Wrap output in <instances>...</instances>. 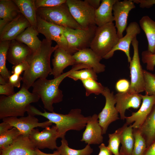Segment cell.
Here are the masks:
<instances>
[{"instance_id": "cell-1", "label": "cell", "mask_w": 155, "mask_h": 155, "mask_svg": "<svg viewBox=\"0 0 155 155\" xmlns=\"http://www.w3.org/2000/svg\"><path fill=\"white\" fill-rule=\"evenodd\" d=\"M52 44L51 41L44 39L39 49L27 57L26 61L29 67L24 71L22 81L23 82L22 86L28 89L32 86L37 79L46 78L51 73V57L52 53L58 47L57 45L53 46Z\"/></svg>"}, {"instance_id": "cell-2", "label": "cell", "mask_w": 155, "mask_h": 155, "mask_svg": "<svg viewBox=\"0 0 155 155\" xmlns=\"http://www.w3.org/2000/svg\"><path fill=\"white\" fill-rule=\"evenodd\" d=\"M89 68L90 67L86 64H79L73 66L69 71L53 79L39 78L32 86L33 88L32 93L41 98L45 108L51 112H54L53 104L60 102L63 100L62 91L59 88L62 81L74 71Z\"/></svg>"}, {"instance_id": "cell-3", "label": "cell", "mask_w": 155, "mask_h": 155, "mask_svg": "<svg viewBox=\"0 0 155 155\" xmlns=\"http://www.w3.org/2000/svg\"><path fill=\"white\" fill-rule=\"evenodd\" d=\"M27 112L28 115L43 116L55 124L59 138H61L65 137L66 132L69 130L80 131L83 129L91 117L84 116L81 114V110L79 108L71 109L68 114H63L54 112H47L45 110L42 112L30 105Z\"/></svg>"}, {"instance_id": "cell-4", "label": "cell", "mask_w": 155, "mask_h": 155, "mask_svg": "<svg viewBox=\"0 0 155 155\" xmlns=\"http://www.w3.org/2000/svg\"><path fill=\"white\" fill-rule=\"evenodd\" d=\"M40 98L30 92L22 86L20 90L9 96L0 97V119L10 117L24 116L30 104L37 102Z\"/></svg>"}, {"instance_id": "cell-5", "label": "cell", "mask_w": 155, "mask_h": 155, "mask_svg": "<svg viewBox=\"0 0 155 155\" xmlns=\"http://www.w3.org/2000/svg\"><path fill=\"white\" fill-rule=\"evenodd\" d=\"M119 38L113 22L97 26L90 48L102 59L112 50Z\"/></svg>"}, {"instance_id": "cell-6", "label": "cell", "mask_w": 155, "mask_h": 155, "mask_svg": "<svg viewBox=\"0 0 155 155\" xmlns=\"http://www.w3.org/2000/svg\"><path fill=\"white\" fill-rule=\"evenodd\" d=\"M37 15L45 21L65 28L83 29L71 15L66 3L51 7L36 9Z\"/></svg>"}, {"instance_id": "cell-7", "label": "cell", "mask_w": 155, "mask_h": 155, "mask_svg": "<svg viewBox=\"0 0 155 155\" xmlns=\"http://www.w3.org/2000/svg\"><path fill=\"white\" fill-rule=\"evenodd\" d=\"M97 26L86 29H73L64 27V33L68 44L70 53L90 47Z\"/></svg>"}, {"instance_id": "cell-8", "label": "cell", "mask_w": 155, "mask_h": 155, "mask_svg": "<svg viewBox=\"0 0 155 155\" xmlns=\"http://www.w3.org/2000/svg\"><path fill=\"white\" fill-rule=\"evenodd\" d=\"M66 3L72 16L83 29L96 25L95 10L86 0H66Z\"/></svg>"}, {"instance_id": "cell-9", "label": "cell", "mask_w": 155, "mask_h": 155, "mask_svg": "<svg viewBox=\"0 0 155 155\" xmlns=\"http://www.w3.org/2000/svg\"><path fill=\"white\" fill-rule=\"evenodd\" d=\"M133 49L132 58L129 63L131 83L127 92L140 93L145 91L143 69L141 64L138 50L139 42L136 37L131 42Z\"/></svg>"}, {"instance_id": "cell-10", "label": "cell", "mask_w": 155, "mask_h": 155, "mask_svg": "<svg viewBox=\"0 0 155 155\" xmlns=\"http://www.w3.org/2000/svg\"><path fill=\"white\" fill-rule=\"evenodd\" d=\"M37 30L49 40H54L58 47L69 53L68 44L64 33V27L48 22L37 15Z\"/></svg>"}, {"instance_id": "cell-11", "label": "cell", "mask_w": 155, "mask_h": 155, "mask_svg": "<svg viewBox=\"0 0 155 155\" xmlns=\"http://www.w3.org/2000/svg\"><path fill=\"white\" fill-rule=\"evenodd\" d=\"M102 95L105 98V103L102 111L98 115L99 123L103 135L106 133L109 125L119 118V112L115 106L116 101L113 92H111L108 88L105 87Z\"/></svg>"}, {"instance_id": "cell-12", "label": "cell", "mask_w": 155, "mask_h": 155, "mask_svg": "<svg viewBox=\"0 0 155 155\" xmlns=\"http://www.w3.org/2000/svg\"><path fill=\"white\" fill-rule=\"evenodd\" d=\"M29 137L36 148L39 149L47 148L53 150L58 147L56 140L59 138L58 134L55 125L51 127H47L41 132L37 128H34Z\"/></svg>"}, {"instance_id": "cell-13", "label": "cell", "mask_w": 155, "mask_h": 155, "mask_svg": "<svg viewBox=\"0 0 155 155\" xmlns=\"http://www.w3.org/2000/svg\"><path fill=\"white\" fill-rule=\"evenodd\" d=\"M3 122L9 124L13 127L17 129L21 134L29 137L31 131L35 127H41L44 128L53 123L49 120L43 122H39L38 119L30 115L18 118L16 117H10L2 119Z\"/></svg>"}, {"instance_id": "cell-14", "label": "cell", "mask_w": 155, "mask_h": 155, "mask_svg": "<svg viewBox=\"0 0 155 155\" xmlns=\"http://www.w3.org/2000/svg\"><path fill=\"white\" fill-rule=\"evenodd\" d=\"M132 0H117L113 7L114 21L119 38L123 36V33L127 25V20L129 12L135 7Z\"/></svg>"}, {"instance_id": "cell-15", "label": "cell", "mask_w": 155, "mask_h": 155, "mask_svg": "<svg viewBox=\"0 0 155 155\" xmlns=\"http://www.w3.org/2000/svg\"><path fill=\"white\" fill-rule=\"evenodd\" d=\"M125 30V35L119 38L117 44L103 59H108L113 56L115 51L120 50L125 54L128 63L130 62L131 58L129 53L130 45L133 39L136 37L137 35L140 33L141 29L139 24L136 22H133L129 24Z\"/></svg>"}, {"instance_id": "cell-16", "label": "cell", "mask_w": 155, "mask_h": 155, "mask_svg": "<svg viewBox=\"0 0 155 155\" xmlns=\"http://www.w3.org/2000/svg\"><path fill=\"white\" fill-rule=\"evenodd\" d=\"M36 149L29 137L21 134L10 145L0 150V155H37Z\"/></svg>"}, {"instance_id": "cell-17", "label": "cell", "mask_w": 155, "mask_h": 155, "mask_svg": "<svg viewBox=\"0 0 155 155\" xmlns=\"http://www.w3.org/2000/svg\"><path fill=\"white\" fill-rule=\"evenodd\" d=\"M142 103L139 109L132 112L131 115L125 118L126 123L132 124L133 129H139L145 121L155 104V96L142 95Z\"/></svg>"}, {"instance_id": "cell-18", "label": "cell", "mask_w": 155, "mask_h": 155, "mask_svg": "<svg viewBox=\"0 0 155 155\" xmlns=\"http://www.w3.org/2000/svg\"><path fill=\"white\" fill-rule=\"evenodd\" d=\"M142 95L140 93L128 92H118L115 95L116 101L115 107L121 120H124L125 119V113L127 110L130 108L135 109L139 108L142 100Z\"/></svg>"}, {"instance_id": "cell-19", "label": "cell", "mask_w": 155, "mask_h": 155, "mask_svg": "<svg viewBox=\"0 0 155 155\" xmlns=\"http://www.w3.org/2000/svg\"><path fill=\"white\" fill-rule=\"evenodd\" d=\"M73 56L75 61L74 65L79 64H86L93 69L96 73L105 71V65L100 62L102 59L90 48L80 50L73 54Z\"/></svg>"}, {"instance_id": "cell-20", "label": "cell", "mask_w": 155, "mask_h": 155, "mask_svg": "<svg viewBox=\"0 0 155 155\" xmlns=\"http://www.w3.org/2000/svg\"><path fill=\"white\" fill-rule=\"evenodd\" d=\"M31 25L21 13L16 19L9 22L0 32V41L11 40Z\"/></svg>"}, {"instance_id": "cell-21", "label": "cell", "mask_w": 155, "mask_h": 155, "mask_svg": "<svg viewBox=\"0 0 155 155\" xmlns=\"http://www.w3.org/2000/svg\"><path fill=\"white\" fill-rule=\"evenodd\" d=\"M98 115L94 114L88 121L86 128L80 140L85 143L90 144H99L103 142L102 129L98 119Z\"/></svg>"}, {"instance_id": "cell-22", "label": "cell", "mask_w": 155, "mask_h": 155, "mask_svg": "<svg viewBox=\"0 0 155 155\" xmlns=\"http://www.w3.org/2000/svg\"><path fill=\"white\" fill-rule=\"evenodd\" d=\"M54 52L52 60L53 67L50 75H52L55 78L63 74V70L67 67L74 65L75 61L73 55L61 48L58 47Z\"/></svg>"}, {"instance_id": "cell-23", "label": "cell", "mask_w": 155, "mask_h": 155, "mask_svg": "<svg viewBox=\"0 0 155 155\" xmlns=\"http://www.w3.org/2000/svg\"><path fill=\"white\" fill-rule=\"evenodd\" d=\"M32 53L27 45L15 39L11 40L7 52V60L11 64L15 65L26 61Z\"/></svg>"}, {"instance_id": "cell-24", "label": "cell", "mask_w": 155, "mask_h": 155, "mask_svg": "<svg viewBox=\"0 0 155 155\" xmlns=\"http://www.w3.org/2000/svg\"><path fill=\"white\" fill-rule=\"evenodd\" d=\"M117 1H101L100 6L95 11V22L97 26H100L114 21V17L112 13L113 7Z\"/></svg>"}, {"instance_id": "cell-25", "label": "cell", "mask_w": 155, "mask_h": 155, "mask_svg": "<svg viewBox=\"0 0 155 155\" xmlns=\"http://www.w3.org/2000/svg\"><path fill=\"white\" fill-rule=\"evenodd\" d=\"M38 33L37 29L31 25L18 35L15 40L26 44L32 52H35L39 49L42 43L37 36Z\"/></svg>"}, {"instance_id": "cell-26", "label": "cell", "mask_w": 155, "mask_h": 155, "mask_svg": "<svg viewBox=\"0 0 155 155\" xmlns=\"http://www.w3.org/2000/svg\"><path fill=\"white\" fill-rule=\"evenodd\" d=\"M138 129L146 140L147 147L155 141V104Z\"/></svg>"}, {"instance_id": "cell-27", "label": "cell", "mask_w": 155, "mask_h": 155, "mask_svg": "<svg viewBox=\"0 0 155 155\" xmlns=\"http://www.w3.org/2000/svg\"><path fill=\"white\" fill-rule=\"evenodd\" d=\"M18 7L20 13L31 26L37 29V20L35 0H13Z\"/></svg>"}, {"instance_id": "cell-28", "label": "cell", "mask_w": 155, "mask_h": 155, "mask_svg": "<svg viewBox=\"0 0 155 155\" xmlns=\"http://www.w3.org/2000/svg\"><path fill=\"white\" fill-rule=\"evenodd\" d=\"M139 24L147 39V50L152 53L155 54V21L148 16L146 15L140 19Z\"/></svg>"}, {"instance_id": "cell-29", "label": "cell", "mask_w": 155, "mask_h": 155, "mask_svg": "<svg viewBox=\"0 0 155 155\" xmlns=\"http://www.w3.org/2000/svg\"><path fill=\"white\" fill-rule=\"evenodd\" d=\"M126 123L123 126V129L121 135L120 155H131L133 150L134 138L132 124L128 126Z\"/></svg>"}, {"instance_id": "cell-30", "label": "cell", "mask_w": 155, "mask_h": 155, "mask_svg": "<svg viewBox=\"0 0 155 155\" xmlns=\"http://www.w3.org/2000/svg\"><path fill=\"white\" fill-rule=\"evenodd\" d=\"M20 9L13 0H0V18L9 22L21 14Z\"/></svg>"}, {"instance_id": "cell-31", "label": "cell", "mask_w": 155, "mask_h": 155, "mask_svg": "<svg viewBox=\"0 0 155 155\" xmlns=\"http://www.w3.org/2000/svg\"><path fill=\"white\" fill-rule=\"evenodd\" d=\"M61 145L56 149L61 155H90L93 152V149L89 144H87L83 149L76 150L69 147L65 137L61 138Z\"/></svg>"}, {"instance_id": "cell-32", "label": "cell", "mask_w": 155, "mask_h": 155, "mask_svg": "<svg viewBox=\"0 0 155 155\" xmlns=\"http://www.w3.org/2000/svg\"><path fill=\"white\" fill-rule=\"evenodd\" d=\"M11 40L0 41V74L7 83L11 75L6 67L7 52Z\"/></svg>"}, {"instance_id": "cell-33", "label": "cell", "mask_w": 155, "mask_h": 155, "mask_svg": "<svg viewBox=\"0 0 155 155\" xmlns=\"http://www.w3.org/2000/svg\"><path fill=\"white\" fill-rule=\"evenodd\" d=\"M134 143L131 155H143L147 146L146 140L138 129L133 128Z\"/></svg>"}, {"instance_id": "cell-34", "label": "cell", "mask_w": 155, "mask_h": 155, "mask_svg": "<svg viewBox=\"0 0 155 155\" xmlns=\"http://www.w3.org/2000/svg\"><path fill=\"white\" fill-rule=\"evenodd\" d=\"M83 86L86 90V95L88 96L94 94L98 95L102 94L105 87L101 83L92 79H88L81 81Z\"/></svg>"}, {"instance_id": "cell-35", "label": "cell", "mask_w": 155, "mask_h": 155, "mask_svg": "<svg viewBox=\"0 0 155 155\" xmlns=\"http://www.w3.org/2000/svg\"><path fill=\"white\" fill-rule=\"evenodd\" d=\"M74 81H81L88 79L97 80L96 73L91 68L84 69L81 70L74 71L68 76Z\"/></svg>"}, {"instance_id": "cell-36", "label": "cell", "mask_w": 155, "mask_h": 155, "mask_svg": "<svg viewBox=\"0 0 155 155\" xmlns=\"http://www.w3.org/2000/svg\"><path fill=\"white\" fill-rule=\"evenodd\" d=\"M21 134L19 130L15 127L0 135V150L11 144Z\"/></svg>"}, {"instance_id": "cell-37", "label": "cell", "mask_w": 155, "mask_h": 155, "mask_svg": "<svg viewBox=\"0 0 155 155\" xmlns=\"http://www.w3.org/2000/svg\"><path fill=\"white\" fill-rule=\"evenodd\" d=\"M123 126L118 129L113 133L109 134L108 145L107 146L114 155H120L119 147L121 143V135Z\"/></svg>"}, {"instance_id": "cell-38", "label": "cell", "mask_w": 155, "mask_h": 155, "mask_svg": "<svg viewBox=\"0 0 155 155\" xmlns=\"http://www.w3.org/2000/svg\"><path fill=\"white\" fill-rule=\"evenodd\" d=\"M146 94L155 96V74L143 70Z\"/></svg>"}, {"instance_id": "cell-39", "label": "cell", "mask_w": 155, "mask_h": 155, "mask_svg": "<svg viewBox=\"0 0 155 155\" xmlns=\"http://www.w3.org/2000/svg\"><path fill=\"white\" fill-rule=\"evenodd\" d=\"M142 60L146 64L147 70L153 71L155 66V54H153L148 50L143 51L141 54Z\"/></svg>"}, {"instance_id": "cell-40", "label": "cell", "mask_w": 155, "mask_h": 155, "mask_svg": "<svg viewBox=\"0 0 155 155\" xmlns=\"http://www.w3.org/2000/svg\"><path fill=\"white\" fill-rule=\"evenodd\" d=\"M66 0H35L36 9L40 7H51L66 3Z\"/></svg>"}, {"instance_id": "cell-41", "label": "cell", "mask_w": 155, "mask_h": 155, "mask_svg": "<svg viewBox=\"0 0 155 155\" xmlns=\"http://www.w3.org/2000/svg\"><path fill=\"white\" fill-rule=\"evenodd\" d=\"M130 86V84L128 80L122 79L118 80L116 82L115 88L118 92H125L128 90Z\"/></svg>"}, {"instance_id": "cell-42", "label": "cell", "mask_w": 155, "mask_h": 155, "mask_svg": "<svg viewBox=\"0 0 155 155\" xmlns=\"http://www.w3.org/2000/svg\"><path fill=\"white\" fill-rule=\"evenodd\" d=\"M29 67L28 62L25 61L13 65L12 67L11 73L20 75L23 71L27 70Z\"/></svg>"}, {"instance_id": "cell-43", "label": "cell", "mask_w": 155, "mask_h": 155, "mask_svg": "<svg viewBox=\"0 0 155 155\" xmlns=\"http://www.w3.org/2000/svg\"><path fill=\"white\" fill-rule=\"evenodd\" d=\"M14 87L8 83L3 85H0V94L9 96L15 93Z\"/></svg>"}, {"instance_id": "cell-44", "label": "cell", "mask_w": 155, "mask_h": 155, "mask_svg": "<svg viewBox=\"0 0 155 155\" xmlns=\"http://www.w3.org/2000/svg\"><path fill=\"white\" fill-rule=\"evenodd\" d=\"M22 78L20 75L12 74L9 77L8 83L13 87L19 88L20 86L21 81Z\"/></svg>"}, {"instance_id": "cell-45", "label": "cell", "mask_w": 155, "mask_h": 155, "mask_svg": "<svg viewBox=\"0 0 155 155\" xmlns=\"http://www.w3.org/2000/svg\"><path fill=\"white\" fill-rule=\"evenodd\" d=\"M134 3L139 4L142 8H149L155 5V0H132Z\"/></svg>"}, {"instance_id": "cell-46", "label": "cell", "mask_w": 155, "mask_h": 155, "mask_svg": "<svg viewBox=\"0 0 155 155\" xmlns=\"http://www.w3.org/2000/svg\"><path fill=\"white\" fill-rule=\"evenodd\" d=\"M100 152L98 155H112V153L107 146L103 143L98 146Z\"/></svg>"}, {"instance_id": "cell-47", "label": "cell", "mask_w": 155, "mask_h": 155, "mask_svg": "<svg viewBox=\"0 0 155 155\" xmlns=\"http://www.w3.org/2000/svg\"><path fill=\"white\" fill-rule=\"evenodd\" d=\"M143 155H155V141L146 148Z\"/></svg>"}, {"instance_id": "cell-48", "label": "cell", "mask_w": 155, "mask_h": 155, "mask_svg": "<svg viewBox=\"0 0 155 155\" xmlns=\"http://www.w3.org/2000/svg\"><path fill=\"white\" fill-rule=\"evenodd\" d=\"M13 127L8 123L3 122L0 123V135L3 134Z\"/></svg>"}, {"instance_id": "cell-49", "label": "cell", "mask_w": 155, "mask_h": 155, "mask_svg": "<svg viewBox=\"0 0 155 155\" xmlns=\"http://www.w3.org/2000/svg\"><path fill=\"white\" fill-rule=\"evenodd\" d=\"M95 10L98 8L101 3L100 0H86Z\"/></svg>"}, {"instance_id": "cell-50", "label": "cell", "mask_w": 155, "mask_h": 155, "mask_svg": "<svg viewBox=\"0 0 155 155\" xmlns=\"http://www.w3.org/2000/svg\"><path fill=\"white\" fill-rule=\"evenodd\" d=\"M36 151L37 155H61L59 152L57 150L54 151L52 154L44 153L38 148L36 149Z\"/></svg>"}, {"instance_id": "cell-51", "label": "cell", "mask_w": 155, "mask_h": 155, "mask_svg": "<svg viewBox=\"0 0 155 155\" xmlns=\"http://www.w3.org/2000/svg\"><path fill=\"white\" fill-rule=\"evenodd\" d=\"M8 23L3 20L0 19V32Z\"/></svg>"}, {"instance_id": "cell-52", "label": "cell", "mask_w": 155, "mask_h": 155, "mask_svg": "<svg viewBox=\"0 0 155 155\" xmlns=\"http://www.w3.org/2000/svg\"><path fill=\"white\" fill-rule=\"evenodd\" d=\"M7 83L5 80L1 75H0V84L3 85Z\"/></svg>"}]
</instances>
